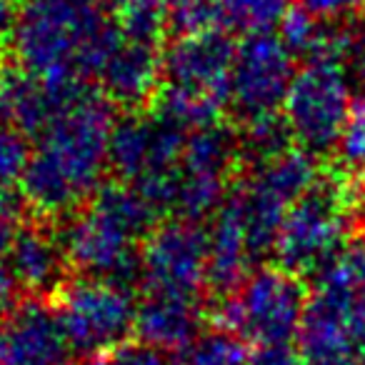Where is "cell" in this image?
<instances>
[{"label":"cell","mask_w":365,"mask_h":365,"mask_svg":"<svg viewBox=\"0 0 365 365\" xmlns=\"http://www.w3.org/2000/svg\"><path fill=\"white\" fill-rule=\"evenodd\" d=\"M115 113L91 88L66 108L38 138L21 193L33 218L71 220L103 185Z\"/></svg>","instance_id":"obj_1"},{"label":"cell","mask_w":365,"mask_h":365,"mask_svg":"<svg viewBox=\"0 0 365 365\" xmlns=\"http://www.w3.org/2000/svg\"><path fill=\"white\" fill-rule=\"evenodd\" d=\"M96 0H28L16 16V66L53 86H91L118 43Z\"/></svg>","instance_id":"obj_2"},{"label":"cell","mask_w":365,"mask_h":365,"mask_svg":"<svg viewBox=\"0 0 365 365\" xmlns=\"http://www.w3.org/2000/svg\"><path fill=\"white\" fill-rule=\"evenodd\" d=\"M158 218L160 213L133 185L103 182L63 233L71 270L81 278L133 288L140 283V248Z\"/></svg>","instance_id":"obj_3"},{"label":"cell","mask_w":365,"mask_h":365,"mask_svg":"<svg viewBox=\"0 0 365 365\" xmlns=\"http://www.w3.org/2000/svg\"><path fill=\"white\" fill-rule=\"evenodd\" d=\"M365 203V180L345 175L335 165L320 168L315 182L288 210L275 240V265L305 280L345 253L360 205Z\"/></svg>","instance_id":"obj_4"},{"label":"cell","mask_w":365,"mask_h":365,"mask_svg":"<svg viewBox=\"0 0 365 365\" xmlns=\"http://www.w3.org/2000/svg\"><path fill=\"white\" fill-rule=\"evenodd\" d=\"M308 300L310 288L303 278L263 265L230 298L210 303L208 315L215 328L238 335L250 348H283L298 340Z\"/></svg>","instance_id":"obj_5"},{"label":"cell","mask_w":365,"mask_h":365,"mask_svg":"<svg viewBox=\"0 0 365 365\" xmlns=\"http://www.w3.org/2000/svg\"><path fill=\"white\" fill-rule=\"evenodd\" d=\"M73 353L91 358L135 333V290L108 280L71 275L51 298Z\"/></svg>","instance_id":"obj_6"},{"label":"cell","mask_w":365,"mask_h":365,"mask_svg":"<svg viewBox=\"0 0 365 365\" xmlns=\"http://www.w3.org/2000/svg\"><path fill=\"white\" fill-rule=\"evenodd\" d=\"M353 110L348 73L338 63H305L293 78L283 103V118L293 140L320 158L335 150Z\"/></svg>","instance_id":"obj_7"},{"label":"cell","mask_w":365,"mask_h":365,"mask_svg":"<svg viewBox=\"0 0 365 365\" xmlns=\"http://www.w3.org/2000/svg\"><path fill=\"white\" fill-rule=\"evenodd\" d=\"M140 285L145 293L205 300L208 230L180 218L158 223L140 248Z\"/></svg>","instance_id":"obj_8"},{"label":"cell","mask_w":365,"mask_h":365,"mask_svg":"<svg viewBox=\"0 0 365 365\" xmlns=\"http://www.w3.org/2000/svg\"><path fill=\"white\" fill-rule=\"evenodd\" d=\"M295 58L273 33L248 36L238 43L233 78H230V108L235 120L283 113V103L295 78Z\"/></svg>","instance_id":"obj_9"},{"label":"cell","mask_w":365,"mask_h":365,"mask_svg":"<svg viewBox=\"0 0 365 365\" xmlns=\"http://www.w3.org/2000/svg\"><path fill=\"white\" fill-rule=\"evenodd\" d=\"M238 43L225 31L175 36L163 48V86L230 108V78H233Z\"/></svg>","instance_id":"obj_10"},{"label":"cell","mask_w":365,"mask_h":365,"mask_svg":"<svg viewBox=\"0 0 365 365\" xmlns=\"http://www.w3.org/2000/svg\"><path fill=\"white\" fill-rule=\"evenodd\" d=\"M73 348L46 298H26L0 318V365H71Z\"/></svg>","instance_id":"obj_11"},{"label":"cell","mask_w":365,"mask_h":365,"mask_svg":"<svg viewBox=\"0 0 365 365\" xmlns=\"http://www.w3.org/2000/svg\"><path fill=\"white\" fill-rule=\"evenodd\" d=\"M96 81L113 108L125 113L148 110L163 86V48L118 36Z\"/></svg>","instance_id":"obj_12"},{"label":"cell","mask_w":365,"mask_h":365,"mask_svg":"<svg viewBox=\"0 0 365 365\" xmlns=\"http://www.w3.org/2000/svg\"><path fill=\"white\" fill-rule=\"evenodd\" d=\"M53 225L56 223L41 218L26 220L8 253V263L16 270L28 298L51 300L71 278L63 235H58Z\"/></svg>","instance_id":"obj_13"},{"label":"cell","mask_w":365,"mask_h":365,"mask_svg":"<svg viewBox=\"0 0 365 365\" xmlns=\"http://www.w3.org/2000/svg\"><path fill=\"white\" fill-rule=\"evenodd\" d=\"M253 245L233 195L225 198L208 230V298H230L255 270Z\"/></svg>","instance_id":"obj_14"},{"label":"cell","mask_w":365,"mask_h":365,"mask_svg":"<svg viewBox=\"0 0 365 365\" xmlns=\"http://www.w3.org/2000/svg\"><path fill=\"white\" fill-rule=\"evenodd\" d=\"M203 300L175 298V295L145 293L138 300L135 335L138 340L165 353H185L203 333Z\"/></svg>","instance_id":"obj_15"},{"label":"cell","mask_w":365,"mask_h":365,"mask_svg":"<svg viewBox=\"0 0 365 365\" xmlns=\"http://www.w3.org/2000/svg\"><path fill=\"white\" fill-rule=\"evenodd\" d=\"M155 143V120L148 110L125 113L115 118L108 150V168L115 173V180L135 185L150 163Z\"/></svg>","instance_id":"obj_16"},{"label":"cell","mask_w":365,"mask_h":365,"mask_svg":"<svg viewBox=\"0 0 365 365\" xmlns=\"http://www.w3.org/2000/svg\"><path fill=\"white\" fill-rule=\"evenodd\" d=\"M115 28L120 36L148 46H163V38L170 31L165 0H128L115 13Z\"/></svg>","instance_id":"obj_17"},{"label":"cell","mask_w":365,"mask_h":365,"mask_svg":"<svg viewBox=\"0 0 365 365\" xmlns=\"http://www.w3.org/2000/svg\"><path fill=\"white\" fill-rule=\"evenodd\" d=\"M288 13L290 0H225V33H273Z\"/></svg>","instance_id":"obj_18"},{"label":"cell","mask_w":365,"mask_h":365,"mask_svg":"<svg viewBox=\"0 0 365 365\" xmlns=\"http://www.w3.org/2000/svg\"><path fill=\"white\" fill-rule=\"evenodd\" d=\"M250 345L223 328H208L182 353V365H245Z\"/></svg>","instance_id":"obj_19"},{"label":"cell","mask_w":365,"mask_h":365,"mask_svg":"<svg viewBox=\"0 0 365 365\" xmlns=\"http://www.w3.org/2000/svg\"><path fill=\"white\" fill-rule=\"evenodd\" d=\"M175 36L225 31V0H165Z\"/></svg>","instance_id":"obj_20"},{"label":"cell","mask_w":365,"mask_h":365,"mask_svg":"<svg viewBox=\"0 0 365 365\" xmlns=\"http://www.w3.org/2000/svg\"><path fill=\"white\" fill-rule=\"evenodd\" d=\"M325 33H328V21H320L300 6L290 8V13L283 18L278 38L293 53V58H303L305 63H310L323 48Z\"/></svg>","instance_id":"obj_21"},{"label":"cell","mask_w":365,"mask_h":365,"mask_svg":"<svg viewBox=\"0 0 365 365\" xmlns=\"http://www.w3.org/2000/svg\"><path fill=\"white\" fill-rule=\"evenodd\" d=\"M333 165L355 180H365V98H355L345 130L338 140Z\"/></svg>","instance_id":"obj_22"},{"label":"cell","mask_w":365,"mask_h":365,"mask_svg":"<svg viewBox=\"0 0 365 365\" xmlns=\"http://www.w3.org/2000/svg\"><path fill=\"white\" fill-rule=\"evenodd\" d=\"M28 140L16 128H0V188H21L33 158Z\"/></svg>","instance_id":"obj_23"},{"label":"cell","mask_w":365,"mask_h":365,"mask_svg":"<svg viewBox=\"0 0 365 365\" xmlns=\"http://www.w3.org/2000/svg\"><path fill=\"white\" fill-rule=\"evenodd\" d=\"M78 365H180L178 355L148 345L143 340H125V343L96 353L91 358H83Z\"/></svg>","instance_id":"obj_24"},{"label":"cell","mask_w":365,"mask_h":365,"mask_svg":"<svg viewBox=\"0 0 365 365\" xmlns=\"http://www.w3.org/2000/svg\"><path fill=\"white\" fill-rule=\"evenodd\" d=\"M26 198L16 188H0V258L11 253L18 233L26 225Z\"/></svg>","instance_id":"obj_25"},{"label":"cell","mask_w":365,"mask_h":365,"mask_svg":"<svg viewBox=\"0 0 365 365\" xmlns=\"http://www.w3.org/2000/svg\"><path fill=\"white\" fill-rule=\"evenodd\" d=\"M303 8L320 21H353L365 16V0H303Z\"/></svg>","instance_id":"obj_26"},{"label":"cell","mask_w":365,"mask_h":365,"mask_svg":"<svg viewBox=\"0 0 365 365\" xmlns=\"http://www.w3.org/2000/svg\"><path fill=\"white\" fill-rule=\"evenodd\" d=\"M26 298L28 295H26V290H23L21 280H18L16 270L8 263V255L0 258V318L8 315L11 310H16Z\"/></svg>","instance_id":"obj_27"},{"label":"cell","mask_w":365,"mask_h":365,"mask_svg":"<svg viewBox=\"0 0 365 365\" xmlns=\"http://www.w3.org/2000/svg\"><path fill=\"white\" fill-rule=\"evenodd\" d=\"M245 365H303L300 355L293 345H283V348H253L248 363Z\"/></svg>","instance_id":"obj_28"},{"label":"cell","mask_w":365,"mask_h":365,"mask_svg":"<svg viewBox=\"0 0 365 365\" xmlns=\"http://www.w3.org/2000/svg\"><path fill=\"white\" fill-rule=\"evenodd\" d=\"M345 255H348L350 265H353V270L358 273V278L365 283V220L363 218H360V223L355 225L353 235H350Z\"/></svg>","instance_id":"obj_29"},{"label":"cell","mask_w":365,"mask_h":365,"mask_svg":"<svg viewBox=\"0 0 365 365\" xmlns=\"http://www.w3.org/2000/svg\"><path fill=\"white\" fill-rule=\"evenodd\" d=\"M13 28H16V13H13V8L8 3L0 0V51L11 46Z\"/></svg>","instance_id":"obj_30"},{"label":"cell","mask_w":365,"mask_h":365,"mask_svg":"<svg viewBox=\"0 0 365 365\" xmlns=\"http://www.w3.org/2000/svg\"><path fill=\"white\" fill-rule=\"evenodd\" d=\"M96 3H98V6H101L106 13H118L123 6H125L128 0H96Z\"/></svg>","instance_id":"obj_31"},{"label":"cell","mask_w":365,"mask_h":365,"mask_svg":"<svg viewBox=\"0 0 365 365\" xmlns=\"http://www.w3.org/2000/svg\"><path fill=\"white\" fill-rule=\"evenodd\" d=\"M3 76H6V66L0 63V120H6V86H3Z\"/></svg>","instance_id":"obj_32"},{"label":"cell","mask_w":365,"mask_h":365,"mask_svg":"<svg viewBox=\"0 0 365 365\" xmlns=\"http://www.w3.org/2000/svg\"><path fill=\"white\" fill-rule=\"evenodd\" d=\"M3 3H8L11 8H13V6H21V8H23V6L28 3V0H3Z\"/></svg>","instance_id":"obj_33"},{"label":"cell","mask_w":365,"mask_h":365,"mask_svg":"<svg viewBox=\"0 0 365 365\" xmlns=\"http://www.w3.org/2000/svg\"><path fill=\"white\" fill-rule=\"evenodd\" d=\"M358 365H365V353L360 355V360H358Z\"/></svg>","instance_id":"obj_34"}]
</instances>
